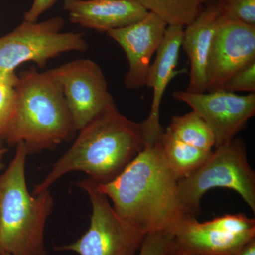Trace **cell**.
<instances>
[{
	"instance_id": "9c48e42d",
	"label": "cell",
	"mask_w": 255,
	"mask_h": 255,
	"mask_svg": "<svg viewBox=\"0 0 255 255\" xmlns=\"http://www.w3.org/2000/svg\"><path fill=\"white\" fill-rule=\"evenodd\" d=\"M254 60L255 26L220 14L208 58L206 91L220 90Z\"/></svg>"
},
{
	"instance_id": "6da1fadb",
	"label": "cell",
	"mask_w": 255,
	"mask_h": 255,
	"mask_svg": "<svg viewBox=\"0 0 255 255\" xmlns=\"http://www.w3.org/2000/svg\"><path fill=\"white\" fill-rule=\"evenodd\" d=\"M87 179L95 190L112 201L122 219L146 234H174L187 216L179 201L178 180L164 159L160 139L146 144L112 182L101 184Z\"/></svg>"
},
{
	"instance_id": "30bf717a",
	"label": "cell",
	"mask_w": 255,
	"mask_h": 255,
	"mask_svg": "<svg viewBox=\"0 0 255 255\" xmlns=\"http://www.w3.org/2000/svg\"><path fill=\"white\" fill-rule=\"evenodd\" d=\"M175 100L190 106L214 132L216 147L236 138L255 114V95H239L226 90L192 93L177 90Z\"/></svg>"
},
{
	"instance_id": "8992f818",
	"label": "cell",
	"mask_w": 255,
	"mask_h": 255,
	"mask_svg": "<svg viewBox=\"0 0 255 255\" xmlns=\"http://www.w3.org/2000/svg\"><path fill=\"white\" fill-rule=\"evenodd\" d=\"M65 21L55 16L38 22L23 20L12 31L0 37V70L15 72L33 62L43 68L48 60L68 52L86 51L82 33L63 32Z\"/></svg>"
},
{
	"instance_id": "83f0119b",
	"label": "cell",
	"mask_w": 255,
	"mask_h": 255,
	"mask_svg": "<svg viewBox=\"0 0 255 255\" xmlns=\"http://www.w3.org/2000/svg\"><path fill=\"white\" fill-rule=\"evenodd\" d=\"M1 255H10L7 254V253H3V254H1Z\"/></svg>"
},
{
	"instance_id": "277c9868",
	"label": "cell",
	"mask_w": 255,
	"mask_h": 255,
	"mask_svg": "<svg viewBox=\"0 0 255 255\" xmlns=\"http://www.w3.org/2000/svg\"><path fill=\"white\" fill-rule=\"evenodd\" d=\"M24 144L16 145L14 158L0 173V255H48L44 246L46 221L54 205L49 190L28 191Z\"/></svg>"
},
{
	"instance_id": "7a4b0ae2",
	"label": "cell",
	"mask_w": 255,
	"mask_h": 255,
	"mask_svg": "<svg viewBox=\"0 0 255 255\" xmlns=\"http://www.w3.org/2000/svg\"><path fill=\"white\" fill-rule=\"evenodd\" d=\"M145 147L142 123L127 118L112 102L80 130L70 148L35 186L32 194L48 190L73 172H85L97 184L112 182Z\"/></svg>"
},
{
	"instance_id": "52a82bcc",
	"label": "cell",
	"mask_w": 255,
	"mask_h": 255,
	"mask_svg": "<svg viewBox=\"0 0 255 255\" xmlns=\"http://www.w3.org/2000/svg\"><path fill=\"white\" fill-rule=\"evenodd\" d=\"M77 185L86 191L91 202L90 227L78 241L57 247L55 251L79 255H137L147 234L122 219L107 196L95 190L87 179Z\"/></svg>"
},
{
	"instance_id": "44dd1931",
	"label": "cell",
	"mask_w": 255,
	"mask_h": 255,
	"mask_svg": "<svg viewBox=\"0 0 255 255\" xmlns=\"http://www.w3.org/2000/svg\"><path fill=\"white\" fill-rule=\"evenodd\" d=\"M137 255H174V236L167 232L146 235Z\"/></svg>"
},
{
	"instance_id": "4fadbf2b",
	"label": "cell",
	"mask_w": 255,
	"mask_h": 255,
	"mask_svg": "<svg viewBox=\"0 0 255 255\" xmlns=\"http://www.w3.org/2000/svg\"><path fill=\"white\" fill-rule=\"evenodd\" d=\"M63 8L74 24L106 33L137 22L149 12L136 0H63Z\"/></svg>"
},
{
	"instance_id": "ba28073f",
	"label": "cell",
	"mask_w": 255,
	"mask_h": 255,
	"mask_svg": "<svg viewBox=\"0 0 255 255\" xmlns=\"http://www.w3.org/2000/svg\"><path fill=\"white\" fill-rule=\"evenodd\" d=\"M46 72L61 87L76 131L114 102L102 69L93 60H75Z\"/></svg>"
},
{
	"instance_id": "d6986e66",
	"label": "cell",
	"mask_w": 255,
	"mask_h": 255,
	"mask_svg": "<svg viewBox=\"0 0 255 255\" xmlns=\"http://www.w3.org/2000/svg\"><path fill=\"white\" fill-rule=\"evenodd\" d=\"M220 14L255 26V0H213Z\"/></svg>"
},
{
	"instance_id": "7402d4cb",
	"label": "cell",
	"mask_w": 255,
	"mask_h": 255,
	"mask_svg": "<svg viewBox=\"0 0 255 255\" xmlns=\"http://www.w3.org/2000/svg\"><path fill=\"white\" fill-rule=\"evenodd\" d=\"M220 90L234 93L237 92L255 93V60L235 73Z\"/></svg>"
},
{
	"instance_id": "2e32d148",
	"label": "cell",
	"mask_w": 255,
	"mask_h": 255,
	"mask_svg": "<svg viewBox=\"0 0 255 255\" xmlns=\"http://www.w3.org/2000/svg\"><path fill=\"white\" fill-rule=\"evenodd\" d=\"M160 144L164 159L178 181L189 177L200 168L213 152L188 145L178 140L167 130L162 134Z\"/></svg>"
},
{
	"instance_id": "5bb4252c",
	"label": "cell",
	"mask_w": 255,
	"mask_h": 255,
	"mask_svg": "<svg viewBox=\"0 0 255 255\" xmlns=\"http://www.w3.org/2000/svg\"><path fill=\"white\" fill-rule=\"evenodd\" d=\"M174 255H236L255 233L234 234L186 216L174 234Z\"/></svg>"
},
{
	"instance_id": "5b68a950",
	"label": "cell",
	"mask_w": 255,
	"mask_h": 255,
	"mask_svg": "<svg viewBox=\"0 0 255 255\" xmlns=\"http://www.w3.org/2000/svg\"><path fill=\"white\" fill-rule=\"evenodd\" d=\"M226 188L236 191L255 213V173L241 138L216 147L208 160L190 176L178 181V194L183 211L196 218L207 191Z\"/></svg>"
},
{
	"instance_id": "ffe728a7",
	"label": "cell",
	"mask_w": 255,
	"mask_h": 255,
	"mask_svg": "<svg viewBox=\"0 0 255 255\" xmlns=\"http://www.w3.org/2000/svg\"><path fill=\"white\" fill-rule=\"evenodd\" d=\"M18 75L0 82V140L9 123L16 102V87Z\"/></svg>"
},
{
	"instance_id": "7c38bea8",
	"label": "cell",
	"mask_w": 255,
	"mask_h": 255,
	"mask_svg": "<svg viewBox=\"0 0 255 255\" xmlns=\"http://www.w3.org/2000/svg\"><path fill=\"white\" fill-rule=\"evenodd\" d=\"M184 27L168 26L163 41L156 53L155 61L151 65L147 87L153 90L152 105L147 118L142 122L145 144L159 140L164 130L160 123V107L164 92L169 84L182 71L176 70L182 48Z\"/></svg>"
},
{
	"instance_id": "484cf974",
	"label": "cell",
	"mask_w": 255,
	"mask_h": 255,
	"mask_svg": "<svg viewBox=\"0 0 255 255\" xmlns=\"http://www.w3.org/2000/svg\"><path fill=\"white\" fill-rule=\"evenodd\" d=\"M213 0H202L203 4H206V3H210Z\"/></svg>"
},
{
	"instance_id": "3957f363",
	"label": "cell",
	"mask_w": 255,
	"mask_h": 255,
	"mask_svg": "<svg viewBox=\"0 0 255 255\" xmlns=\"http://www.w3.org/2000/svg\"><path fill=\"white\" fill-rule=\"evenodd\" d=\"M76 131L59 84L34 69L21 72L16 102L1 141L23 143L28 153L53 149Z\"/></svg>"
},
{
	"instance_id": "603a6c76",
	"label": "cell",
	"mask_w": 255,
	"mask_h": 255,
	"mask_svg": "<svg viewBox=\"0 0 255 255\" xmlns=\"http://www.w3.org/2000/svg\"><path fill=\"white\" fill-rule=\"evenodd\" d=\"M58 0H33L31 7L23 14V20L37 21L42 14L49 10Z\"/></svg>"
},
{
	"instance_id": "d4e9b609",
	"label": "cell",
	"mask_w": 255,
	"mask_h": 255,
	"mask_svg": "<svg viewBox=\"0 0 255 255\" xmlns=\"http://www.w3.org/2000/svg\"><path fill=\"white\" fill-rule=\"evenodd\" d=\"M7 152V150L3 147H0V173L4 168V156Z\"/></svg>"
},
{
	"instance_id": "4316f807",
	"label": "cell",
	"mask_w": 255,
	"mask_h": 255,
	"mask_svg": "<svg viewBox=\"0 0 255 255\" xmlns=\"http://www.w3.org/2000/svg\"><path fill=\"white\" fill-rule=\"evenodd\" d=\"M2 147V141L0 140V147Z\"/></svg>"
},
{
	"instance_id": "e0dca14e",
	"label": "cell",
	"mask_w": 255,
	"mask_h": 255,
	"mask_svg": "<svg viewBox=\"0 0 255 255\" xmlns=\"http://www.w3.org/2000/svg\"><path fill=\"white\" fill-rule=\"evenodd\" d=\"M167 130L176 138L201 150L211 152L216 146L212 129L195 111L174 115Z\"/></svg>"
},
{
	"instance_id": "8fae6325",
	"label": "cell",
	"mask_w": 255,
	"mask_h": 255,
	"mask_svg": "<svg viewBox=\"0 0 255 255\" xmlns=\"http://www.w3.org/2000/svg\"><path fill=\"white\" fill-rule=\"evenodd\" d=\"M167 26L162 18L148 12L137 22L107 32L127 55L128 70L124 76V85L128 90L147 86L152 56L163 41Z\"/></svg>"
},
{
	"instance_id": "cb8c5ba5",
	"label": "cell",
	"mask_w": 255,
	"mask_h": 255,
	"mask_svg": "<svg viewBox=\"0 0 255 255\" xmlns=\"http://www.w3.org/2000/svg\"><path fill=\"white\" fill-rule=\"evenodd\" d=\"M236 255H255V239L249 242Z\"/></svg>"
},
{
	"instance_id": "9a60e30c",
	"label": "cell",
	"mask_w": 255,
	"mask_h": 255,
	"mask_svg": "<svg viewBox=\"0 0 255 255\" xmlns=\"http://www.w3.org/2000/svg\"><path fill=\"white\" fill-rule=\"evenodd\" d=\"M220 13L213 1L190 24L184 27L182 48L190 62V78L186 91L204 93L206 91V68Z\"/></svg>"
},
{
	"instance_id": "ac0fdd59",
	"label": "cell",
	"mask_w": 255,
	"mask_h": 255,
	"mask_svg": "<svg viewBox=\"0 0 255 255\" xmlns=\"http://www.w3.org/2000/svg\"><path fill=\"white\" fill-rule=\"evenodd\" d=\"M149 12L153 13L167 26L186 27L203 9L202 0H136Z\"/></svg>"
}]
</instances>
